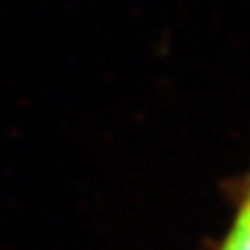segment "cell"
I'll return each mask as SVG.
<instances>
[{
    "instance_id": "1",
    "label": "cell",
    "mask_w": 250,
    "mask_h": 250,
    "mask_svg": "<svg viewBox=\"0 0 250 250\" xmlns=\"http://www.w3.org/2000/svg\"><path fill=\"white\" fill-rule=\"evenodd\" d=\"M221 250H250V192Z\"/></svg>"
}]
</instances>
